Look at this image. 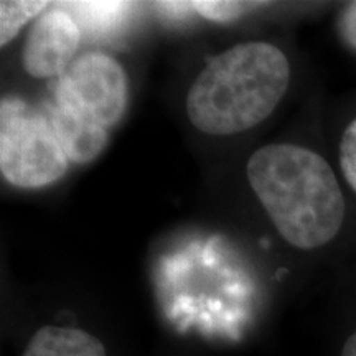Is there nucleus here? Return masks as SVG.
Masks as SVG:
<instances>
[{
  "label": "nucleus",
  "instance_id": "nucleus-1",
  "mask_svg": "<svg viewBox=\"0 0 356 356\" xmlns=\"http://www.w3.org/2000/svg\"><path fill=\"white\" fill-rule=\"evenodd\" d=\"M248 180L280 238L314 251L340 234L346 200L323 155L297 144H269L248 160Z\"/></svg>",
  "mask_w": 356,
  "mask_h": 356
},
{
  "label": "nucleus",
  "instance_id": "nucleus-2",
  "mask_svg": "<svg viewBox=\"0 0 356 356\" xmlns=\"http://www.w3.org/2000/svg\"><path fill=\"white\" fill-rule=\"evenodd\" d=\"M291 63L270 43L236 44L204 66L186 96V114L198 131L233 136L264 122L286 96Z\"/></svg>",
  "mask_w": 356,
  "mask_h": 356
},
{
  "label": "nucleus",
  "instance_id": "nucleus-3",
  "mask_svg": "<svg viewBox=\"0 0 356 356\" xmlns=\"http://www.w3.org/2000/svg\"><path fill=\"white\" fill-rule=\"evenodd\" d=\"M70 159L61 149L48 115L20 97L0 102V172L19 188H42L68 172Z\"/></svg>",
  "mask_w": 356,
  "mask_h": 356
},
{
  "label": "nucleus",
  "instance_id": "nucleus-4",
  "mask_svg": "<svg viewBox=\"0 0 356 356\" xmlns=\"http://www.w3.org/2000/svg\"><path fill=\"white\" fill-rule=\"evenodd\" d=\"M56 102L102 127L114 126L126 113V71L113 56L99 51L86 53L61 76Z\"/></svg>",
  "mask_w": 356,
  "mask_h": 356
},
{
  "label": "nucleus",
  "instance_id": "nucleus-5",
  "mask_svg": "<svg viewBox=\"0 0 356 356\" xmlns=\"http://www.w3.org/2000/svg\"><path fill=\"white\" fill-rule=\"evenodd\" d=\"M81 33L68 12L50 8L35 22L26 37L22 61L33 78H51L66 73L78 50Z\"/></svg>",
  "mask_w": 356,
  "mask_h": 356
},
{
  "label": "nucleus",
  "instance_id": "nucleus-6",
  "mask_svg": "<svg viewBox=\"0 0 356 356\" xmlns=\"http://www.w3.org/2000/svg\"><path fill=\"white\" fill-rule=\"evenodd\" d=\"M48 119L61 149L71 162H92L109 144L108 129L58 102L50 108Z\"/></svg>",
  "mask_w": 356,
  "mask_h": 356
},
{
  "label": "nucleus",
  "instance_id": "nucleus-7",
  "mask_svg": "<svg viewBox=\"0 0 356 356\" xmlns=\"http://www.w3.org/2000/svg\"><path fill=\"white\" fill-rule=\"evenodd\" d=\"M20 356H109L99 337L74 325H43Z\"/></svg>",
  "mask_w": 356,
  "mask_h": 356
},
{
  "label": "nucleus",
  "instance_id": "nucleus-8",
  "mask_svg": "<svg viewBox=\"0 0 356 356\" xmlns=\"http://www.w3.org/2000/svg\"><path fill=\"white\" fill-rule=\"evenodd\" d=\"M47 2H2L0 3V44L6 47L33 17L47 12Z\"/></svg>",
  "mask_w": 356,
  "mask_h": 356
},
{
  "label": "nucleus",
  "instance_id": "nucleus-9",
  "mask_svg": "<svg viewBox=\"0 0 356 356\" xmlns=\"http://www.w3.org/2000/svg\"><path fill=\"white\" fill-rule=\"evenodd\" d=\"M338 168L356 195V115L346 124L338 140Z\"/></svg>",
  "mask_w": 356,
  "mask_h": 356
},
{
  "label": "nucleus",
  "instance_id": "nucleus-10",
  "mask_svg": "<svg viewBox=\"0 0 356 356\" xmlns=\"http://www.w3.org/2000/svg\"><path fill=\"white\" fill-rule=\"evenodd\" d=\"M191 7L197 10L200 15L211 22H231L239 19V17L254 10L259 3L254 2H193Z\"/></svg>",
  "mask_w": 356,
  "mask_h": 356
},
{
  "label": "nucleus",
  "instance_id": "nucleus-11",
  "mask_svg": "<svg viewBox=\"0 0 356 356\" xmlns=\"http://www.w3.org/2000/svg\"><path fill=\"white\" fill-rule=\"evenodd\" d=\"M338 33L345 44L356 51V2L346 3L338 17Z\"/></svg>",
  "mask_w": 356,
  "mask_h": 356
},
{
  "label": "nucleus",
  "instance_id": "nucleus-12",
  "mask_svg": "<svg viewBox=\"0 0 356 356\" xmlns=\"http://www.w3.org/2000/svg\"><path fill=\"white\" fill-rule=\"evenodd\" d=\"M337 356H356V327L346 333L338 346Z\"/></svg>",
  "mask_w": 356,
  "mask_h": 356
}]
</instances>
